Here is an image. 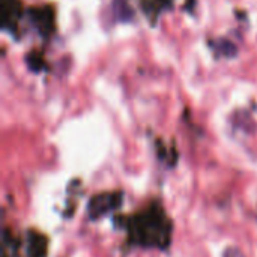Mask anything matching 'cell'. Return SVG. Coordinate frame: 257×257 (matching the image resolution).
Here are the masks:
<instances>
[{
    "mask_svg": "<svg viewBox=\"0 0 257 257\" xmlns=\"http://www.w3.org/2000/svg\"><path fill=\"white\" fill-rule=\"evenodd\" d=\"M139 238L142 244H158L163 239L160 238L167 236L166 229L163 227V221L160 220L158 214H145L143 220L139 221L137 226Z\"/></svg>",
    "mask_w": 257,
    "mask_h": 257,
    "instance_id": "1",
    "label": "cell"
},
{
    "mask_svg": "<svg viewBox=\"0 0 257 257\" xmlns=\"http://www.w3.org/2000/svg\"><path fill=\"white\" fill-rule=\"evenodd\" d=\"M119 197L113 194H104V196H95L89 205V212L93 218L102 217L108 211H111L114 206H117Z\"/></svg>",
    "mask_w": 257,
    "mask_h": 257,
    "instance_id": "2",
    "label": "cell"
},
{
    "mask_svg": "<svg viewBox=\"0 0 257 257\" xmlns=\"http://www.w3.org/2000/svg\"><path fill=\"white\" fill-rule=\"evenodd\" d=\"M29 257H45L47 256V239L39 233H32L29 236Z\"/></svg>",
    "mask_w": 257,
    "mask_h": 257,
    "instance_id": "3",
    "label": "cell"
},
{
    "mask_svg": "<svg viewBox=\"0 0 257 257\" xmlns=\"http://www.w3.org/2000/svg\"><path fill=\"white\" fill-rule=\"evenodd\" d=\"M223 257H245V256L242 254V251H241V250H238V248H235V247H230V248H227V250L224 251Z\"/></svg>",
    "mask_w": 257,
    "mask_h": 257,
    "instance_id": "4",
    "label": "cell"
}]
</instances>
